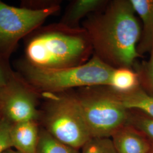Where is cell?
Wrapping results in <instances>:
<instances>
[{"label": "cell", "instance_id": "1", "mask_svg": "<svg viewBox=\"0 0 153 153\" xmlns=\"http://www.w3.org/2000/svg\"><path fill=\"white\" fill-rule=\"evenodd\" d=\"M135 14L130 0H114L84 23L95 56L115 69H131L140 56L141 31Z\"/></svg>", "mask_w": 153, "mask_h": 153}, {"label": "cell", "instance_id": "2", "mask_svg": "<svg viewBox=\"0 0 153 153\" xmlns=\"http://www.w3.org/2000/svg\"><path fill=\"white\" fill-rule=\"evenodd\" d=\"M27 41V62L42 69H60L82 65L93 51L84 28H71L61 23L39 27Z\"/></svg>", "mask_w": 153, "mask_h": 153}, {"label": "cell", "instance_id": "3", "mask_svg": "<svg viewBox=\"0 0 153 153\" xmlns=\"http://www.w3.org/2000/svg\"><path fill=\"white\" fill-rule=\"evenodd\" d=\"M40 94L44 99L40 108V126L58 141L81 149L92 137L75 93L68 90Z\"/></svg>", "mask_w": 153, "mask_h": 153}, {"label": "cell", "instance_id": "4", "mask_svg": "<svg viewBox=\"0 0 153 153\" xmlns=\"http://www.w3.org/2000/svg\"><path fill=\"white\" fill-rule=\"evenodd\" d=\"M114 69L95 55L82 65L64 69L39 68L27 62L21 66L22 78L40 94L59 93L74 88L109 86Z\"/></svg>", "mask_w": 153, "mask_h": 153}, {"label": "cell", "instance_id": "5", "mask_svg": "<svg viewBox=\"0 0 153 153\" xmlns=\"http://www.w3.org/2000/svg\"><path fill=\"white\" fill-rule=\"evenodd\" d=\"M75 94L92 138H111L127 123L128 109L108 86L79 88Z\"/></svg>", "mask_w": 153, "mask_h": 153}, {"label": "cell", "instance_id": "6", "mask_svg": "<svg viewBox=\"0 0 153 153\" xmlns=\"http://www.w3.org/2000/svg\"><path fill=\"white\" fill-rule=\"evenodd\" d=\"M60 6L16 7L0 1V58L8 59L19 40L40 27Z\"/></svg>", "mask_w": 153, "mask_h": 153}, {"label": "cell", "instance_id": "7", "mask_svg": "<svg viewBox=\"0 0 153 153\" xmlns=\"http://www.w3.org/2000/svg\"><path fill=\"white\" fill-rule=\"evenodd\" d=\"M41 94L22 76L13 72L0 89V115L11 123L39 121V99Z\"/></svg>", "mask_w": 153, "mask_h": 153}, {"label": "cell", "instance_id": "8", "mask_svg": "<svg viewBox=\"0 0 153 153\" xmlns=\"http://www.w3.org/2000/svg\"><path fill=\"white\" fill-rule=\"evenodd\" d=\"M116 153H150L153 145L141 132L126 123L111 137Z\"/></svg>", "mask_w": 153, "mask_h": 153}, {"label": "cell", "instance_id": "9", "mask_svg": "<svg viewBox=\"0 0 153 153\" xmlns=\"http://www.w3.org/2000/svg\"><path fill=\"white\" fill-rule=\"evenodd\" d=\"M40 126L36 121L13 123L11 138L13 148L20 153H36Z\"/></svg>", "mask_w": 153, "mask_h": 153}, {"label": "cell", "instance_id": "10", "mask_svg": "<svg viewBox=\"0 0 153 153\" xmlns=\"http://www.w3.org/2000/svg\"><path fill=\"white\" fill-rule=\"evenodd\" d=\"M143 23L137 52L140 55L151 51L153 45V0H130Z\"/></svg>", "mask_w": 153, "mask_h": 153}, {"label": "cell", "instance_id": "11", "mask_svg": "<svg viewBox=\"0 0 153 153\" xmlns=\"http://www.w3.org/2000/svg\"><path fill=\"white\" fill-rule=\"evenodd\" d=\"M104 0H76L72 2L60 23L71 28H79L78 23L83 17L98 11L108 3Z\"/></svg>", "mask_w": 153, "mask_h": 153}, {"label": "cell", "instance_id": "12", "mask_svg": "<svg viewBox=\"0 0 153 153\" xmlns=\"http://www.w3.org/2000/svg\"><path fill=\"white\" fill-rule=\"evenodd\" d=\"M114 92L127 109L138 110L153 117V97L141 86L129 93Z\"/></svg>", "mask_w": 153, "mask_h": 153}, {"label": "cell", "instance_id": "13", "mask_svg": "<svg viewBox=\"0 0 153 153\" xmlns=\"http://www.w3.org/2000/svg\"><path fill=\"white\" fill-rule=\"evenodd\" d=\"M140 86L138 75L131 68H120L114 70L108 87L115 92L129 93Z\"/></svg>", "mask_w": 153, "mask_h": 153}, {"label": "cell", "instance_id": "14", "mask_svg": "<svg viewBox=\"0 0 153 153\" xmlns=\"http://www.w3.org/2000/svg\"><path fill=\"white\" fill-rule=\"evenodd\" d=\"M36 153H81V152L58 141L40 126Z\"/></svg>", "mask_w": 153, "mask_h": 153}, {"label": "cell", "instance_id": "15", "mask_svg": "<svg viewBox=\"0 0 153 153\" xmlns=\"http://www.w3.org/2000/svg\"><path fill=\"white\" fill-rule=\"evenodd\" d=\"M127 123L141 132L151 143L153 142V117L140 111L128 109Z\"/></svg>", "mask_w": 153, "mask_h": 153}, {"label": "cell", "instance_id": "16", "mask_svg": "<svg viewBox=\"0 0 153 153\" xmlns=\"http://www.w3.org/2000/svg\"><path fill=\"white\" fill-rule=\"evenodd\" d=\"M81 150V153H116L111 138L93 137Z\"/></svg>", "mask_w": 153, "mask_h": 153}, {"label": "cell", "instance_id": "17", "mask_svg": "<svg viewBox=\"0 0 153 153\" xmlns=\"http://www.w3.org/2000/svg\"><path fill=\"white\" fill-rule=\"evenodd\" d=\"M136 73L138 75L140 83L143 85L149 91V95L153 97V45L150 51V57L148 62L138 66Z\"/></svg>", "mask_w": 153, "mask_h": 153}, {"label": "cell", "instance_id": "18", "mask_svg": "<svg viewBox=\"0 0 153 153\" xmlns=\"http://www.w3.org/2000/svg\"><path fill=\"white\" fill-rule=\"evenodd\" d=\"M12 124L5 118L0 117V153L13 148L11 138Z\"/></svg>", "mask_w": 153, "mask_h": 153}, {"label": "cell", "instance_id": "19", "mask_svg": "<svg viewBox=\"0 0 153 153\" xmlns=\"http://www.w3.org/2000/svg\"><path fill=\"white\" fill-rule=\"evenodd\" d=\"M12 73L5 68L2 62L0 61V89L5 86Z\"/></svg>", "mask_w": 153, "mask_h": 153}, {"label": "cell", "instance_id": "20", "mask_svg": "<svg viewBox=\"0 0 153 153\" xmlns=\"http://www.w3.org/2000/svg\"><path fill=\"white\" fill-rule=\"evenodd\" d=\"M2 153H20L18 152L16 149H13V148H11L9 149H7L5 151H4V152Z\"/></svg>", "mask_w": 153, "mask_h": 153}, {"label": "cell", "instance_id": "21", "mask_svg": "<svg viewBox=\"0 0 153 153\" xmlns=\"http://www.w3.org/2000/svg\"><path fill=\"white\" fill-rule=\"evenodd\" d=\"M150 153H153V149L152 150V151H151V152H150Z\"/></svg>", "mask_w": 153, "mask_h": 153}, {"label": "cell", "instance_id": "22", "mask_svg": "<svg viewBox=\"0 0 153 153\" xmlns=\"http://www.w3.org/2000/svg\"><path fill=\"white\" fill-rule=\"evenodd\" d=\"M1 117V115H0V117Z\"/></svg>", "mask_w": 153, "mask_h": 153}]
</instances>
